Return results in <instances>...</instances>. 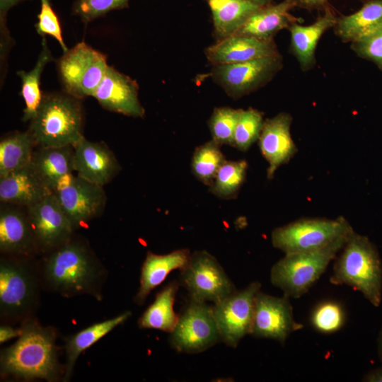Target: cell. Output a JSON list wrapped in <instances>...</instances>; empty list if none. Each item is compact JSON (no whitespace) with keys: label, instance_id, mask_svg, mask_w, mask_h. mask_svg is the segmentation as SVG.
<instances>
[{"label":"cell","instance_id":"ba28073f","mask_svg":"<svg viewBox=\"0 0 382 382\" xmlns=\"http://www.w3.org/2000/svg\"><path fill=\"white\" fill-rule=\"evenodd\" d=\"M169 334L171 347L184 354L202 352L221 342L212 306L190 298Z\"/></svg>","mask_w":382,"mask_h":382},{"label":"cell","instance_id":"83f0119b","mask_svg":"<svg viewBox=\"0 0 382 382\" xmlns=\"http://www.w3.org/2000/svg\"><path fill=\"white\" fill-rule=\"evenodd\" d=\"M218 40L235 33L259 8L247 0H206Z\"/></svg>","mask_w":382,"mask_h":382},{"label":"cell","instance_id":"8992f818","mask_svg":"<svg viewBox=\"0 0 382 382\" xmlns=\"http://www.w3.org/2000/svg\"><path fill=\"white\" fill-rule=\"evenodd\" d=\"M353 231L342 216L335 219H301L274 228L271 242L285 254L306 252L324 248Z\"/></svg>","mask_w":382,"mask_h":382},{"label":"cell","instance_id":"d6a6232c","mask_svg":"<svg viewBox=\"0 0 382 382\" xmlns=\"http://www.w3.org/2000/svg\"><path fill=\"white\" fill-rule=\"evenodd\" d=\"M220 147L212 139L197 146L192 157V173L197 180L209 187L218 170L226 160Z\"/></svg>","mask_w":382,"mask_h":382},{"label":"cell","instance_id":"1f68e13d","mask_svg":"<svg viewBox=\"0 0 382 382\" xmlns=\"http://www.w3.org/2000/svg\"><path fill=\"white\" fill-rule=\"evenodd\" d=\"M248 163L245 160H226L218 170L209 192L219 198L236 197L246 178Z\"/></svg>","mask_w":382,"mask_h":382},{"label":"cell","instance_id":"4dcf8cb0","mask_svg":"<svg viewBox=\"0 0 382 382\" xmlns=\"http://www.w3.org/2000/svg\"><path fill=\"white\" fill-rule=\"evenodd\" d=\"M42 37L41 52L33 69L28 72L23 70L17 71L21 80V96L25 105L22 119L24 122L30 121L38 109L43 96L40 88L41 75L45 66L54 59L45 36Z\"/></svg>","mask_w":382,"mask_h":382},{"label":"cell","instance_id":"ffe728a7","mask_svg":"<svg viewBox=\"0 0 382 382\" xmlns=\"http://www.w3.org/2000/svg\"><path fill=\"white\" fill-rule=\"evenodd\" d=\"M296 6L295 0H283L277 4L260 7L233 35L272 40L279 31L289 29L294 23H300V19L291 13Z\"/></svg>","mask_w":382,"mask_h":382},{"label":"cell","instance_id":"f35d334b","mask_svg":"<svg viewBox=\"0 0 382 382\" xmlns=\"http://www.w3.org/2000/svg\"><path fill=\"white\" fill-rule=\"evenodd\" d=\"M360 57L371 61L382 70V27L371 35L351 43Z\"/></svg>","mask_w":382,"mask_h":382},{"label":"cell","instance_id":"3957f363","mask_svg":"<svg viewBox=\"0 0 382 382\" xmlns=\"http://www.w3.org/2000/svg\"><path fill=\"white\" fill-rule=\"evenodd\" d=\"M330 281L360 291L374 306L382 296V264L374 245L353 231L336 259Z\"/></svg>","mask_w":382,"mask_h":382},{"label":"cell","instance_id":"9a60e30c","mask_svg":"<svg viewBox=\"0 0 382 382\" xmlns=\"http://www.w3.org/2000/svg\"><path fill=\"white\" fill-rule=\"evenodd\" d=\"M36 296L34 277L25 265L1 260L0 264V308L1 315L16 318L27 313Z\"/></svg>","mask_w":382,"mask_h":382},{"label":"cell","instance_id":"e575fe53","mask_svg":"<svg viewBox=\"0 0 382 382\" xmlns=\"http://www.w3.org/2000/svg\"><path fill=\"white\" fill-rule=\"evenodd\" d=\"M241 109L229 107L215 108L208 121L212 140L219 146H233L235 128Z\"/></svg>","mask_w":382,"mask_h":382},{"label":"cell","instance_id":"ab89813d","mask_svg":"<svg viewBox=\"0 0 382 382\" xmlns=\"http://www.w3.org/2000/svg\"><path fill=\"white\" fill-rule=\"evenodd\" d=\"M24 0H0V29L1 44L8 45L12 43L8 28L6 24V15L8 11L17 4Z\"/></svg>","mask_w":382,"mask_h":382},{"label":"cell","instance_id":"7402d4cb","mask_svg":"<svg viewBox=\"0 0 382 382\" xmlns=\"http://www.w3.org/2000/svg\"><path fill=\"white\" fill-rule=\"evenodd\" d=\"M190 257L191 253L187 248L178 249L163 255L149 251L141 266L135 302L142 305L151 291L163 282L172 271L184 269Z\"/></svg>","mask_w":382,"mask_h":382},{"label":"cell","instance_id":"f1b7e54d","mask_svg":"<svg viewBox=\"0 0 382 382\" xmlns=\"http://www.w3.org/2000/svg\"><path fill=\"white\" fill-rule=\"evenodd\" d=\"M130 316V311H125L111 319L95 323L70 337L65 345L66 365L64 380L71 377L76 361L83 352L123 323Z\"/></svg>","mask_w":382,"mask_h":382},{"label":"cell","instance_id":"8fae6325","mask_svg":"<svg viewBox=\"0 0 382 382\" xmlns=\"http://www.w3.org/2000/svg\"><path fill=\"white\" fill-rule=\"evenodd\" d=\"M261 284L251 282L242 290L234 292L212 306L214 316L221 342L236 348L240 341L250 334L255 298Z\"/></svg>","mask_w":382,"mask_h":382},{"label":"cell","instance_id":"9c48e42d","mask_svg":"<svg viewBox=\"0 0 382 382\" xmlns=\"http://www.w3.org/2000/svg\"><path fill=\"white\" fill-rule=\"evenodd\" d=\"M179 282L190 299L213 304L236 290L216 258L206 250L191 254L188 263L180 270Z\"/></svg>","mask_w":382,"mask_h":382},{"label":"cell","instance_id":"7bdbcfd3","mask_svg":"<svg viewBox=\"0 0 382 382\" xmlns=\"http://www.w3.org/2000/svg\"><path fill=\"white\" fill-rule=\"evenodd\" d=\"M364 379L368 382H382V368L371 371Z\"/></svg>","mask_w":382,"mask_h":382},{"label":"cell","instance_id":"5b68a950","mask_svg":"<svg viewBox=\"0 0 382 382\" xmlns=\"http://www.w3.org/2000/svg\"><path fill=\"white\" fill-rule=\"evenodd\" d=\"M349 236L320 249L285 254L271 268L272 284L289 297H301L324 273L330 262L336 258Z\"/></svg>","mask_w":382,"mask_h":382},{"label":"cell","instance_id":"74e56055","mask_svg":"<svg viewBox=\"0 0 382 382\" xmlns=\"http://www.w3.org/2000/svg\"><path fill=\"white\" fill-rule=\"evenodd\" d=\"M40 11L35 24L37 33L42 37L50 35L55 38L61 46L63 52L68 48L63 40L59 21L52 8L50 0H40Z\"/></svg>","mask_w":382,"mask_h":382},{"label":"cell","instance_id":"d590c367","mask_svg":"<svg viewBox=\"0 0 382 382\" xmlns=\"http://www.w3.org/2000/svg\"><path fill=\"white\" fill-rule=\"evenodd\" d=\"M345 314L340 303L325 301L313 310L311 323L313 328L323 334H331L339 330L345 324Z\"/></svg>","mask_w":382,"mask_h":382},{"label":"cell","instance_id":"52a82bcc","mask_svg":"<svg viewBox=\"0 0 382 382\" xmlns=\"http://www.w3.org/2000/svg\"><path fill=\"white\" fill-rule=\"evenodd\" d=\"M108 65L107 57L82 41L57 60L63 91L80 100L92 96Z\"/></svg>","mask_w":382,"mask_h":382},{"label":"cell","instance_id":"30bf717a","mask_svg":"<svg viewBox=\"0 0 382 382\" xmlns=\"http://www.w3.org/2000/svg\"><path fill=\"white\" fill-rule=\"evenodd\" d=\"M283 67L281 54L248 62L214 65L209 77L234 99L240 98L262 88Z\"/></svg>","mask_w":382,"mask_h":382},{"label":"cell","instance_id":"2e32d148","mask_svg":"<svg viewBox=\"0 0 382 382\" xmlns=\"http://www.w3.org/2000/svg\"><path fill=\"white\" fill-rule=\"evenodd\" d=\"M139 85L113 66H108L92 96L105 109L133 117H144L139 99Z\"/></svg>","mask_w":382,"mask_h":382},{"label":"cell","instance_id":"f546056e","mask_svg":"<svg viewBox=\"0 0 382 382\" xmlns=\"http://www.w3.org/2000/svg\"><path fill=\"white\" fill-rule=\"evenodd\" d=\"M36 146L27 132H14L0 141V178L30 165Z\"/></svg>","mask_w":382,"mask_h":382},{"label":"cell","instance_id":"7c38bea8","mask_svg":"<svg viewBox=\"0 0 382 382\" xmlns=\"http://www.w3.org/2000/svg\"><path fill=\"white\" fill-rule=\"evenodd\" d=\"M52 193L74 228L98 216L106 202L103 186L73 173L62 178Z\"/></svg>","mask_w":382,"mask_h":382},{"label":"cell","instance_id":"6da1fadb","mask_svg":"<svg viewBox=\"0 0 382 382\" xmlns=\"http://www.w3.org/2000/svg\"><path fill=\"white\" fill-rule=\"evenodd\" d=\"M55 340L52 330L25 323L18 340L1 352V373L24 379H55L59 371Z\"/></svg>","mask_w":382,"mask_h":382},{"label":"cell","instance_id":"cb8c5ba5","mask_svg":"<svg viewBox=\"0 0 382 382\" xmlns=\"http://www.w3.org/2000/svg\"><path fill=\"white\" fill-rule=\"evenodd\" d=\"M51 192L30 165L0 178V201L3 204L27 208Z\"/></svg>","mask_w":382,"mask_h":382},{"label":"cell","instance_id":"d4e9b609","mask_svg":"<svg viewBox=\"0 0 382 382\" xmlns=\"http://www.w3.org/2000/svg\"><path fill=\"white\" fill-rule=\"evenodd\" d=\"M30 167L52 192L62 178L74 171V146L38 147Z\"/></svg>","mask_w":382,"mask_h":382},{"label":"cell","instance_id":"8d00e7d4","mask_svg":"<svg viewBox=\"0 0 382 382\" xmlns=\"http://www.w3.org/2000/svg\"><path fill=\"white\" fill-rule=\"evenodd\" d=\"M129 0H77L73 12L81 21L88 23L108 12L128 7Z\"/></svg>","mask_w":382,"mask_h":382},{"label":"cell","instance_id":"4fadbf2b","mask_svg":"<svg viewBox=\"0 0 382 382\" xmlns=\"http://www.w3.org/2000/svg\"><path fill=\"white\" fill-rule=\"evenodd\" d=\"M302 328L294 318L289 296L277 297L257 291L250 335L284 343L291 332Z\"/></svg>","mask_w":382,"mask_h":382},{"label":"cell","instance_id":"d6986e66","mask_svg":"<svg viewBox=\"0 0 382 382\" xmlns=\"http://www.w3.org/2000/svg\"><path fill=\"white\" fill-rule=\"evenodd\" d=\"M205 55L213 66L235 64L280 54L272 40L231 35L207 47Z\"/></svg>","mask_w":382,"mask_h":382},{"label":"cell","instance_id":"7a4b0ae2","mask_svg":"<svg viewBox=\"0 0 382 382\" xmlns=\"http://www.w3.org/2000/svg\"><path fill=\"white\" fill-rule=\"evenodd\" d=\"M29 122L28 131L38 147L73 146L83 136L81 100L64 91L43 93Z\"/></svg>","mask_w":382,"mask_h":382},{"label":"cell","instance_id":"ac0fdd59","mask_svg":"<svg viewBox=\"0 0 382 382\" xmlns=\"http://www.w3.org/2000/svg\"><path fill=\"white\" fill-rule=\"evenodd\" d=\"M73 146L74 171L89 182L103 187L120 170L115 155L103 142H93L83 136Z\"/></svg>","mask_w":382,"mask_h":382},{"label":"cell","instance_id":"836d02e7","mask_svg":"<svg viewBox=\"0 0 382 382\" xmlns=\"http://www.w3.org/2000/svg\"><path fill=\"white\" fill-rule=\"evenodd\" d=\"M263 113L249 108L241 109L233 134V146L241 151H246L258 140L264 124Z\"/></svg>","mask_w":382,"mask_h":382},{"label":"cell","instance_id":"60d3db41","mask_svg":"<svg viewBox=\"0 0 382 382\" xmlns=\"http://www.w3.org/2000/svg\"><path fill=\"white\" fill-rule=\"evenodd\" d=\"M297 6L309 11L325 10L328 7V0H295Z\"/></svg>","mask_w":382,"mask_h":382},{"label":"cell","instance_id":"603a6c76","mask_svg":"<svg viewBox=\"0 0 382 382\" xmlns=\"http://www.w3.org/2000/svg\"><path fill=\"white\" fill-rule=\"evenodd\" d=\"M6 204L0 212V249L1 252L25 255L37 246L28 213L16 205Z\"/></svg>","mask_w":382,"mask_h":382},{"label":"cell","instance_id":"277c9868","mask_svg":"<svg viewBox=\"0 0 382 382\" xmlns=\"http://www.w3.org/2000/svg\"><path fill=\"white\" fill-rule=\"evenodd\" d=\"M44 263L47 284L64 295L90 293L99 277V268L88 248L69 240L51 250Z\"/></svg>","mask_w":382,"mask_h":382},{"label":"cell","instance_id":"ee69618b","mask_svg":"<svg viewBox=\"0 0 382 382\" xmlns=\"http://www.w3.org/2000/svg\"><path fill=\"white\" fill-rule=\"evenodd\" d=\"M251 4L258 6V7H264L267 5L271 4V2L273 0H247Z\"/></svg>","mask_w":382,"mask_h":382},{"label":"cell","instance_id":"44dd1931","mask_svg":"<svg viewBox=\"0 0 382 382\" xmlns=\"http://www.w3.org/2000/svg\"><path fill=\"white\" fill-rule=\"evenodd\" d=\"M337 21L335 14L327 7L313 23L302 25L294 23L289 28L291 50L303 71L314 66L318 43L327 30L335 27Z\"/></svg>","mask_w":382,"mask_h":382},{"label":"cell","instance_id":"484cf974","mask_svg":"<svg viewBox=\"0 0 382 382\" xmlns=\"http://www.w3.org/2000/svg\"><path fill=\"white\" fill-rule=\"evenodd\" d=\"M382 27V0H366L356 12L337 18L334 27L343 42L362 39Z\"/></svg>","mask_w":382,"mask_h":382},{"label":"cell","instance_id":"5bb4252c","mask_svg":"<svg viewBox=\"0 0 382 382\" xmlns=\"http://www.w3.org/2000/svg\"><path fill=\"white\" fill-rule=\"evenodd\" d=\"M37 246L52 250L70 240L74 227L51 192L26 208Z\"/></svg>","mask_w":382,"mask_h":382},{"label":"cell","instance_id":"b9f144b4","mask_svg":"<svg viewBox=\"0 0 382 382\" xmlns=\"http://www.w3.org/2000/svg\"><path fill=\"white\" fill-rule=\"evenodd\" d=\"M21 333L22 328L16 329L8 325H2L0 327V342L2 344L13 338L19 337Z\"/></svg>","mask_w":382,"mask_h":382},{"label":"cell","instance_id":"4316f807","mask_svg":"<svg viewBox=\"0 0 382 382\" xmlns=\"http://www.w3.org/2000/svg\"><path fill=\"white\" fill-rule=\"evenodd\" d=\"M180 282H170L160 290L154 302L138 320L141 329H155L170 333L175 327L179 315L174 310Z\"/></svg>","mask_w":382,"mask_h":382},{"label":"cell","instance_id":"e0dca14e","mask_svg":"<svg viewBox=\"0 0 382 382\" xmlns=\"http://www.w3.org/2000/svg\"><path fill=\"white\" fill-rule=\"evenodd\" d=\"M291 115L284 112L264 121L258 144L269 165L267 170L269 180L273 178L279 166L287 163L297 152L291 135Z\"/></svg>","mask_w":382,"mask_h":382},{"label":"cell","instance_id":"f6af8a7d","mask_svg":"<svg viewBox=\"0 0 382 382\" xmlns=\"http://www.w3.org/2000/svg\"><path fill=\"white\" fill-rule=\"evenodd\" d=\"M379 354L382 360V330H381L380 337H379Z\"/></svg>","mask_w":382,"mask_h":382}]
</instances>
